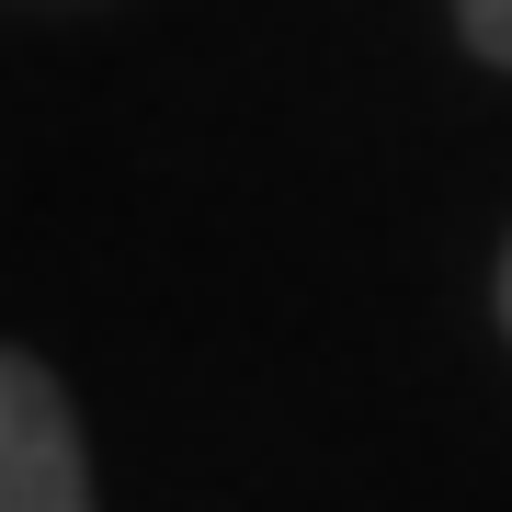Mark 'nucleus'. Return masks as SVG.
Listing matches in <instances>:
<instances>
[{
  "instance_id": "f03ea898",
  "label": "nucleus",
  "mask_w": 512,
  "mask_h": 512,
  "mask_svg": "<svg viewBox=\"0 0 512 512\" xmlns=\"http://www.w3.org/2000/svg\"><path fill=\"white\" fill-rule=\"evenodd\" d=\"M456 23H467V46L490 69H512V0H456Z\"/></svg>"
},
{
  "instance_id": "f257e3e1",
  "label": "nucleus",
  "mask_w": 512,
  "mask_h": 512,
  "mask_svg": "<svg viewBox=\"0 0 512 512\" xmlns=\"http://www.w3.org/2000/svg\"><path fill=\"white\" fill-rule=\"evenodd\" d=\"M0 512H92L69 387L35 353H12V342H0Z\"/></svg>"
},
{
  "instance_id": "7ed1b4c3",
  "label": "nucleus",
  "mask_w": 512,
  "mask_h": 512,
  "mask_svg": "<svg viewBox=\"0 0 512 512\" xmlns=\"http://www.w3.org/2000/svg\"><path fill=\"white\" fill-rule=\"evenodd\" d=\"M501 330H512V251H501Z\"/></svg>"
}]
</instances>
